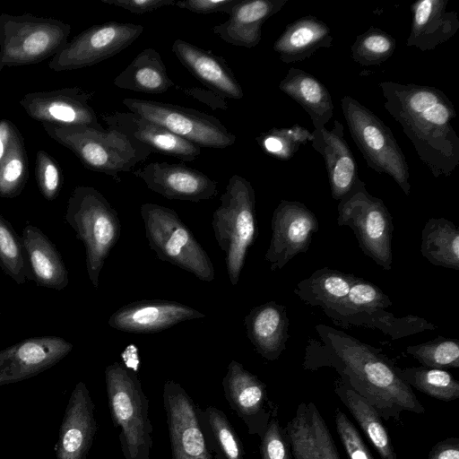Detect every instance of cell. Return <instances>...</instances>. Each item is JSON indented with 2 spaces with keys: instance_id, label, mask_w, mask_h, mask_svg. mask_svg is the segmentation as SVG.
<instances>
[{
  "instance_id": "6da1fadb",
  "label": "cell",
  "mask_w": 459,
  "mask_h": 459,
  "mask_svg": "<svg viewBox=\"0 0 459 459\" xmlns=\"http://www.w3.org/2000/svg\"><path fill=\"white\" fill-rule=\"evenodd\" d=\"M318 339L310 337L303 368H334L341 380L364 397L384 420H399L403 411L423 413L424 406L398 374V368L381 349L325 325L315 326Z\"/></svg>"
},
{
  "instance_id": "7a4b0ae2",
  "label": "cell",
  "mask_w": 459,
  "mask_h": 459,
  "mask_svg": "<svg viewBox=\"0 0 459 459\" xmlns=\"http://www.w3.org/2000/svg\"><path fill=\"white\" fill-rule=\"evenodd\" d=\"M385 109L398 122L420 160L435 178L449 177L459 165L456 117L449 98L433 86L381 82Z\"/></svg>"
},
{
  "instance_id": "3957f363",
  "label": "cell",
  "mask_w": 459,
  "mask_h": 459,
  "mask_svg": "<svg viewBox=\"0 0 459 459\" xmlns=\"http://www.w3.org/2000/svg\"><path fill=\"white\" fill-rule=\"evenodd\" d=\"M65 221L84 245L88 277L98 289L105 261L120 238L118 213L99 190L77 186L68 198Z\"/></svg>"
},
{
  "instance_id": "277c9868",
  "label": "cell",
  "mask_w": 459,
  "mask_h": 459,
  "mask_svg": "<svg viewBox=\"0 0 459 459\" xmlns=\"http://www.w3.org/2000/svg\"><path fill=\"white\" fill-rule=\"evenodd\" d=\"M48 136L72 151L88 169L120 181V173L133 172L152 154L142 143L112 129L64 126L42 123Z\"/></svg>"
},
{
  "instance_id": "5b68a950",
  "label": "cell",
  "mask_w": 459,
  "mask_h": 459,
  "mask_svg": "<svg viewBox=\"0 0 459 459\" xmlns=\"http://www.w3.org/2000/svg\"><path fill=\"white\" fill-rule=\"evenodd\" d=\"M220 200L221 205L212 213V227L225 255L230 283L237 285L247 251L258 235L255 190L247 179L236 174L229 179Z\"/></svg>"
},
{
  "instance_id": "8992f818",
  "label": "cell",
  "mask_w": 459,
  "mask_h": 459,
  "mask_svg": "<svg viewBox=\"0 0 459 459\" xmlns=\"http://www.w3.org/2000/svg\"><path fill=\"white\" fill-rule=\"evenodd\" d=\"M110 416L120 429L119 441L126 459H149L152 446V426L148 400L134 371L114 362L105 369Z\"/></svg>"
},
{
  "instance_id": "52a82bcc",
  "label": "cell",
  "mask_w": 459,
  "mask_h": 459,
  "mask_svg": "<svg viewBox=\"0 0 459 459\" xmlns=\"http://www.w3.org/2000/svg\"><path fill=\"white\" fill-rule=\"evenodd\" d=\"M140 214L150 248L157 257L170 263L204 281H212L214 266L192 231L170 208L143 204Z\"/></svg>"
},
{
  "instance_id": "ba28073f",
  "label": "cell",
  "mask_w": 459,
  "mask_h": 459,
  "mask_svg": "<svg viewBox=\"0 0 459 459\" xmlns=\"http://www.w3.org/2000/svg\"><path fill=\"white\" fill-rule=\"evenodd\" d=\"M341 106L351 137L368 166L379 174L390 176L408 196L409 165L390 128L349 95L342 98Z\"/></svg>"
},
{
  "instance_id": "9c48e42d",
  "label": "cell",
  "mask_w": 459,
  "mask_h": 459,
  "mask_svg": "<svg viewBox=\"0 0 459 459\" xmlns=\"http://www.w3.org/2000/svg\"><path fill=\"white\" fill-rule=\"evenodd\" d=\"M71 26L30 13L0 14V72L35 65L55 56L68 41Z\"/></svg>"
},
{
  "instance_id": "30bf717a",
  "label": "cell",
  "mask_w": 459,
  "mask_h": 459,
  "mask_svg": "<svg viewBox=\"0 0 459 459\" xmlns=\"http://www.w3.org/2000/svg\"><path fill=\"white\" fill-rule=\"evenodd\" d=\"M337 224L351 228L364 255L384 270L393 263V218L384 202L368 193L359 178L339 201Z\"/></svg>"
},
{
  "instance_id": "8fae6325",
  "label": "cell",
  "mask_w": 459,
  "mask_h": 459,
  "mask_svg": "<svg viewBox=\"0 0 459 459\" xmlns=\"http://www.w3.org/2000/svg\"><path fill=\"white\" fill-rule=\"evenodd\" d=\"M122 103L199 147L223 149L235 143L236 136L215 117L179 105L156 100L126 98Z\"/></svg>"
},
{
  "instance_id": "7c38bea8",
  "label": "cell",
  "mask_w": 459,
  "mask_h": 459,
  "mask_svg": "<svg viewBox=\"0 0 459 459\" xmlns=\"http://www.w3.org/2000/svg\"><path fill=\"white\" fill-rule=\"evenodd\" d=\"M143 31V26L131 22H108L93 25L67 42L48 64L55 72L91 66L118 54Z\"/></svg>"
},
{
  "instance_id": "4fadbf2b",
  "label": "cell",
  "mask_w": 459,
  "mask_h": 459,
  "mask_svg": "<svg viewBox=\"0 0 459 459\" xmlns=\"http://www.w3.org/2000/svg\"><path fill=\"white\" fill-rule=\"evenodd\" d=\"M271 229L272 238L264 258L271 271H277L297 255L308 250L319 223L304 204L281 200L273 211Z\"/></svg>"
},
{
  "instance_id": "5bb4252c",
  "label": "cell",
  "mask_w": 459,
  "mask_h": 459,
  "mask_svg": "<svg viewBox=\"0 0 459 459\" xmlns=\"http://www.w3.org/2000/svg\"><path fill=\"white\" fill-rule=\"evenodd\" d=\"M92 96V91L78 86L64 87L26 93L19 103L30 117L41 123L103 131L90 105Z\"/></svg>"
},
{
  "instance_id": "9a60e30c",
  "label": "cell",
  "mask_w": 459,
  "mask_h": 459,
  "mask_svg": "<svg viewBox=\"0 0 459 459\" xmlns=\"http://www.w3.org/2000/svg\"><path fill=\"white\" fill-rule=\"evenodd\" d=\"M173 459H212L201 427L197 407L177 382L167 380L163 387Z\"/></svg>"
},
{
  "instance_id": "2e32d148",
  "label": "cell",
  "mask_w": 459,
  "mask_h": 459,
  "mask_svg": "<svg viewBox=\"0 0 459 459\" xmlns=\"http://www.w3.org/2000/svg\"><path fill=\"white\" fill-rule=\"evenodd\" d=\"M74 345L54 335L22 340L0 350V386L32 377L64 359Z\"/></svg>"
},
{
  "instance_id": "e0dca14e",
  "label": "cell",
  "mask_w": 459,
  "mask_h": 459,
  "mask_svg": "<svg viewBox=\"0 0 459 459\" xmlns=\"http://www.w3.org/2000/svg\"><path fill=\"white\" fill-rule=\"evenodd\" d=\"M146 186L167 199L200 202L218 195V182L182 163L151 162L134 170Z\"/></svg>"
},
{
  "instance_id": "ac0fdd59",
  "label": "cell",
  "mask_w": 459,
  "mask_h": 459,
  "mask_svg": "<svg viewBox=\"0 0 459 459\" xmlns=\"http://www.w3.org/2000/svg\"><path fill=\"white\" fill-rule=\"evenodd\" d=\"M205 315L177 301L152 299L124 305L109 319L110 327L131 333L163 331L184 321L204 318Z\"/></svg>"
},
{
  "instance_id": "d6986e66",
  "label": "cell",
  "mask_w": 459,
  "mask_h": 459,
  "mask_svg": "<svg viewBox=\"0 0 459 459\" xmlns=\"http://www.w3.org/2000/svg\"><path fill=\"white\" fill-rule=\"evenodd\" d=\"M102 118L108 129L135 140L152 153L170 156L183 161H192L201 154V147L131 111H115L102 116Z\"/></svg>"
},
{
  "instance_id": "ffe728a7",
  "label": "cell",
  "mask_w": 459,
  "mask_h": 459,
  "mask_svg": "<svg viewBox=\"0 0 459 459\" xmlns=\"http://www.w3.org/2000/svg\"><path fill=\"white\" fill-rule=\"evenodd\" d=\"M224 396L231 409L242 419L250 434L263 437L269 422L265 385L243 365L231 360L222 379Z\"/></svg>"
},
{
  "instance_id": "44dd1931",
  "label": "cell",
  "mask_w": 459,
  "mask_h": 459,
  "mask_svg": "<svg viewBox=\"0 0 459 459\" xmlns=\"http://www.w3.org/2000/svg\"><path fill=\"white\" fill-rule=\"evenodd\" d=\"M97 430L94 404L83 382L71 393L56 442V459H86Z\"/></svg>"
},
{
  "instance_id": "7402d4cb",
  "label": "cell",
  "mask_w": 459,
  "mask_h": 459,
  "mask_svg": "<svg viewBox=\"0 0 459 459\" xmlns=\"http://www.w3.org/2000/svg\"><path fill=\"white\" fill-rule=\"evenodd\" d=\"M310 143L325 164L333 198L340 201L359 178L354 156L344 138L343 125L335 120L332 129L315 128Z\"/></svg>"
},
{
  "instance_id": "603a6c76",
  "label": "cell",
  "mask_w": 459,
  "mask_h": 459,
  "mask_svg": "<svg viewBox=\"0 0 459 459\" xmlns=\"http://www.w3.org/2000/svg\"><path fill=\"white\" fill-rule=\"evenodd\" d=\"M171 49L180 63L210 91L224 99L243 98V89L225 58L183 39H176Z\"/></svg>"
},
{
  "instance_id": "cb8c5ba5",
  "label": "cell",
  "mask_w": 459,
  "mask_h": 459,
  "mask_svg": "<svg viewBox=\"0 0 459 459\" xmlns=\"http://www.w3.org/2000/svg\"><path fill=\"white\" fill-rule=\"evenodd\" d=\"M448 0H420L411 5L412 20L406 45L420 51L435 49L459 30L456 12L447 11Z\"/></svg>"
},
{
  "instance_id": "d4e9b609",
  "label": "cell",
  "mask_w": 459,
  "mask_h": 459,
  "mask_svg": "<svg viewBox=\"0 0 459 459\" xmlns=\"http://www.w3.org/2000/svg\"><path fill=\"white\" fill-rule=\"evenodd\" d=\"M288 0H240L223 23L212 28L225 42L254 48L262 39V25L277 13Z\"/></svg>"
},
{
  "instance_id": "484cf974",
  "label": "cell",
  "mask_w": 459,
  "mask_h": 459,
  "mask_svg": "<svg viewBox=\"0 0 459 459\" xmlns=\"http://www.w3.org/2000/svg\"><path fill=\"white\" fill-rule=\"evenodd\" d=\"M247 335L255 350L268 360H276L289 340V318L282 304L269 301L253 307L244 318Z\"/></svg>"
},
{
  "instance_id": "4316f807",
  "label": "cell",
  "mask_w": 459,
  "mask_h": 459,
  "mask_svg": "<svg viewBox=\"0 0 459 459\" xmlns=\"http://www.w3.org/2000/svg\"><path fill=\"white\" fill-rule=\"evenodd\" d=\"M22 241L30 280L40 287L64 290L69 282L68 271L52 241L30 222L22 230Z\"/></svg>"
},
{
  "instance_id": "83f0119b",
  "label": "cell",
  "mask_w": 459,
  "mask_h": 459,
  "mask_svg": "<svg viewBox=\"0 0 459 459\" xmlns=\"http://www.w3.org/2000/svg\"><path fill=\"white\" fill-rule=\"evenodd\" d=\"M332 45L333 35L328 25L313 15H307L288 24L273 48L282 62L290 64L308 58L319 48Z\"/></svg>"
},
{
  "instance_id": "f1b7e54d",
  "label": "cell",
  "mask_w": 459,
  "mask_h": 459,
  "mask_svg": "<svg viewBox=\"0 0 459 459\" xmlns=\"http://www.w3.org/2000/svg\"><path fill=\"white\" fill-rule=\"evenodd\" d=\"M279 89L306 110L314 128L325 126L332 118L333 104L331 93L311 74L291 67L280 82Z\"/></svg>"
},
{
  "instance_id": "f546056e",
  "label": "cell",
  "mask_w": 459,
  "mask_h": 459,
  "mask_svg": "<svg viewBox=\"0 0 459 459\" xmlns=\"http://www.w3.org/2000/svg\"><path fill=\"white\" fill-rule=\"evenodd\" d=\"M113 82L121 89L150 94H160L175 86L161 56L152 48L141 51Z\"/></svg>"
},
{
  "instance_id": "4dcf8cb0",
  "label": "cell",
  "mask_w": 459,
  "mask_h": 459,
  "mask_svg": "<svg viewBox=\"0 0 459 459\" xmlns=\"http://www.w3.org/2000/svg\"><path fill=\"white\" fill-rule=\"evenodd\" d=\"M332 321L342 327L363 326L377 329L393 340L415 334L436 326L426 319L408 315L396 317L384 308H365L336 316Z\"/></svg>"
},
{
  "instance_id": "1f68e13d",
  "label": "cell",
  "mask_w": 459,
  "mask_h": 459,
  "mask_svg": "<svg viewBox=\"0 0 459 459\" xmlns=\"http://www.w3.org/2000/svg\"><path fill=\"white\" fill-rule=\"evenodd\" d=\"M335 393L356 420L366 437L382 459H397L387 429L382 423L376 409L341 379L335 385Z\"/></svg>"
},
{
  "instance_id": "d6a6232c",
  "label": "cell",
  "mask_w": 459,
  "mask_h": 459,
  "mask_svg": "<svg viewBox=\"0 0 459 459\" xmlns=\"http://www.w3.org/2000/svg\"><path fill=\"white\" fill-rule=\"evenodd\" d=\"M355 275L324 267L300 281L294 293L306 304L322 309L344 299L351 290Z\"/></svg>"
},
{
  "instance_id": "836d02e7",
  "label": "cell",
  "mask_w": 459,
  "mask_h": 459,
  "mask_svg": "<svg viewBox=\"0 0 459 459\" xmlns=\"http://www.w3.org/2000/svg\"><path fill=\"white\" fill-rule=\"evenodd\" d=\"M420 252L430 264L459 270V230L445 218H430L421 232Z\"/></svg>"
},
{
  "instance_id": "e575fe53",
  "label": "cell",
  "mask_w": 459,
  "mask_h": 459,
  "mask_svg": "<svg viewBox=\"0 0 459 459\" xmlns=\"http://www.w3.org/2000/svg\"><path fill=\"white\" fill-rule=\"evenodd\" d=\"M197 414L212 459H244L242 443L222 411L197 407Z\"/></svg>"
},
{
  "instance_id": "d590c367",
  "label": "cell",
  "mask_w": 459,
  "mask_h": 459,
  "mask_svg": "<svg viewBox=\"0 0 459 459\" xmlns=\"http://www.w3.org/2000/svg\"><path fill=\"white\" fill-rule=\"evenodd\" d=\"M398 374L410 386L437 400L450 402L459 398V382L445 369L424 366L398 368Z\"/></svg>"
},
{
  "instance_id": "8d00e7d4",
  "label": "cell",
  "mask_w": 459,
  "mask_h": 459,
  "mask_svg": "<svg viewBox=\"0 0 459 459\" xmlns=\"http://www.w3.org/2000/svg\"><path fill=\"white\" fill-rule=\"evenodd\" d=\"M0 267L14 282L30 280L22 238L0 212Z\"/></svg>"
},
{
  "instance_id": "74e56055",
  "label": "cell",
  "mask_w": 459,
  "mask_h": 459,
  "mask_svg": "<svg viewBox=\"0 0 459 459\" xmlns=\"http://www.w3.org/2000/svg\"><path fill=\"white\" fill-rule=\"evenodd\" d=\"M393 305L389 297L376 284L355 276L348 296L337 304L323 309L331 318L365 308H386Z\"/></svg>"
},
{
  "instance_id": "f35d334b",
  "label": "cell",
  "mask_w": 459,
  "mask_h": 459,
  "mask_svg": "<svg viewBox=\"0 0 459 459\" xmlns=\"http://www.w3.org/2000/svg\"><path fill=\"white\" fill-rule=\"evenodd\" d=\"M28 177V160L23 140L16 130L10 149L0 164V197L18 196Z\"/></svg>"
},
{
  "instance_id": "ab89813d",
  "label": "cell",
  "mask_w": 459,
  "mask_h": 459,
  "mask_svg": "<svg viewBox=\"0 0 459 459\" xmlns=\"http://www.w3.org/2000/svg\"><path fill=\"white\" fill-rule=\"evenodd\" d=\"M396 47L394 38L385 30L370 27L356 37L351 47V56L362 66L380 65L394 54Z\"/></svg>"
},
{
  "instance_id": "60d3db41",
  "label": "cell",
  "mask_w": 459,
  "mask_h": 459,
  "mask_svg": "<svg viewBox=\"0 0 459 459\" xmlns=\"http://www.w3.org/2000/svg\"><path fill=\"white\" fill-rule=\"evenodd\" d=\"M311 139L312 134L307 128L295 125L289 128H272L260 134L255 141L264 152L288 160Z\"/></svg>"
},
{
  "instance_id": "b9f144b4",
  "label": "cell",
  "mask_w": 459,
  "mask_h": 459,
  "mask_svg": "<svg viewBox=\"0 0 459 459\" xmlns=\"http://www.w3.org/2000/svg\"><path fill=\"white\" fill-rule=\"evenodd\" d=\"M408 354L422 366L433 368H459V342L438 336L436 339L406 348Z\"/></svg>"
},
{
  "instance_id": "7bdbcfd3",
  "label": "cell",
  "mask_w": 459,
  "mask_h": 459,
  "mask_svg": "<svg viewBox=\"0 0 459 459\" xmlns=\"http://www.w3.org/2000/svg\"><path fill=\"white\" fill-rule=\"evenodd\" d=\"M284 431L295 459H322L306 403L299 405L295 416L287 423Z\"/></svg>"
},
{
  "instance_id": "ee69618b",
  "label": "cell",
  "mask_w": 459,
  "mask_h": 459,
  "mask_svg": "<svg viewBox=\"0 0 459 459\" xmlns=\"http://www.w3.org/2000/svg\"><path fill=\"white\" fill-rule=\"evenodd\" d=\"M35 177L43 197L55 200L63 185V173L58 163L44 150L36 153Z\"/></svg>"
},
{
  "instance_id": "f6af8a7d",
  "label": "cell",
  "mask_w": 459,
  "mask_h": 459,
  "mask_svg": "<svg viewBox=\"0 0 459 459\" xmlns=\"http://www.w3.org/2000/svg\"><path fill=\"white\" fill-rule=\"evenodd\" d=\"M334 419L336 430L349 458L374 459L357 429L341 410H336Z\"/></svg>"
},
{
  "instance_id": "bcb514c9",
  "label": "cell",
  "mask_w": 459,
  "mask_h": 459,
  "mask_svg": "<svg viewBox=\"0 0 459 459\" xmlns=\"http://www.w3.org/2000/svg\"><path fill=\"white\" fill-rule=\"evenodd\" d=\"M261 438L260 454L262 459H291L285 431H283L276 418H273L268 422Z\"/></svg>"
},
{
  "instance_id": "7dc6e473",
  "label": "cell",
  "mask_w": 459,
  "mask_h": 459,
  "mask_svg": "<svg viewBox=\"0 0 459 459\" xmlns=\"http://www.w3.org/2000/svg\"><path fill=\"white\" fill-rule=\"evenodd\" d=\"M307 414L322 459H340L331 432L313 403L307 404Z\"/></svg>"
},
{
  "instance_id": "c3c4849f",
  "label": "cell",
  "mask_w": 459,
  "mask_h": 459,
  "mask_svg": "<svg viewBox=\"0 0 459 459\" xmlns=\"http://www.w3.org/2000/svg\"><path fill=\"white\" fill-rule=\"evenodd\" d=\"M240 0H184L175 5L200 14L224 13L230 14Z\"/></svg>"
},
{
  "instance_id": "681fc988",
  "label": "cell",
  "mask_w": 459,
  "mask_h": 459,
  "mask_svg": "<svg viewBox=\"0 0 459 459\" xmlns=\"http://www.w3.org/2000/svg\"><path fill=\"white\" fill-rule=\"evenodd\" d=\"M101 2L120 7L137 15L152 13L157 9L175 5L174 0H101Z\"/></svg>"
},
{
  "instance_id": "f907efd6",
  "label": "cell",
  "mask_w": 459,
  "mask_h": 459,
  "mask_svg": "<svg viewBox=\"0 0 459 459\" xmlns=\"http://www.w3.org/2000/svg\"><path fill=\"white\" fill-rule=\"evenodd\" d=\"M428 459H459V438L448 437L437 443L430 449Z\"/></svg>"
},
{
  "instance_id": "816d5d0a",
  "label": "cell",
  "mask_w": 459,
  "mask_h": 459,
  "mask_svg": "<svg viewBox=\"0 0 459 459\" xmlns=\"http://www.w3.org/2000/svg\"><path fill=\"white\" fill-rule=\"evenodd\" d=\"M178 89H180L186 95L199 100L200 101L204 102L214 109L221 108L225 110L228 108L225 99L210 90L206 91L200 88Z\"/></svg>"
},
{
  "instance_id": "f5cc1de1",
  "label": "cell",
  "mask_w": 459,
  "mask_h": 459,
  "mask_svg": "<svg viewBox=\"0 0 459 459\" xmlns=\"http://www.w3.org/2000/svg\"><path fill=\"white\" fill-rule=\"evenodd\" d=\"M16 130L15 126L10 120H0V164L10 149Z\"/></svg>"
},
{
  "instance_id": "db71d44e",
  "label": "cell",
  "mask_w": 459,
  "mask_h": 459,
  "mask_svg": "<svg viewBox=\"0 0 459 459\" xmlns=\"http://www.w3.org/2000/svg\"><path fill=\"white\" fill-rule=\"evenodd\" d=\"M0 316H1V310H0Z\"/></svg>"
}]
</instances>
